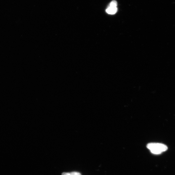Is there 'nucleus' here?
<instances>
[{"mask_svg": "<svg viewBox=\"0 0 175 175\" xmlns=\"http://www.w3.org/2000/svg\"><path fill=\"white\" fill-rule=\"evenodd\" d=\"M117 7H108L106 10V12L109 15H114L117 12Z\"/></svg>", "mask_w": 175, "mask_h": 175, "instance_id": "f03ea898", "label": "nucleus"}, {"mask_svg": "<svg viewBox=\"0 0 175 175\" xmlns=\"http://www.w3.org/2000/svg\"><path fill=\"white\" fill-rule=\"evenodd\" d=\"M147 147L150 151L151 153L155 154H160L168 149L167 146L164 144L160 143H150L148 144Z\"/></svg>", "mask_w": 175, "mask_h": 175, "instance_id": "f257e3e1", "label": "nucleus"}, {"mask_svg": "<svg viewBox=\"0 0 175 175\" xmlns=\"http://www.w3.org/2000/svg\"><path fill=\"white\" fill-rule=\"evenodd\" d=\"M117 2L115 1H113L111 2L109 6V7H117Z\"/></svg>", "mask_w": 175, "mask_h": 175, "instance_id": "7ed1b4c3", "label": "nucleus"}, {"mask_svg": "<svg viewBox=\"0 0 175 175\" xmlns=\"http://www.w3.org/2000/svg\"><path fill=\"white\" fill-rule=\"evenodd\" d=\"M71 175H81V174L78 172H73L70 173Z\"/></svg>", "mask_w": 175, "mask_h": 175, "instance_id": "20e7f679", "label": "nucleus"}, {"mask_svg": "<svg viewBox=\"0 0 175 175\" xmlns=\"http://www.w3.org/2000/svg\"><path fill=\"white\" fill-rule=\"evenodd\" d=\"M62 175H71V174L70 173H63Z\"/></svg>", "mask_w": 175, "mask_h": 175, "instance_id": "39448f33", "label": "nucleus"}]
</instances>
